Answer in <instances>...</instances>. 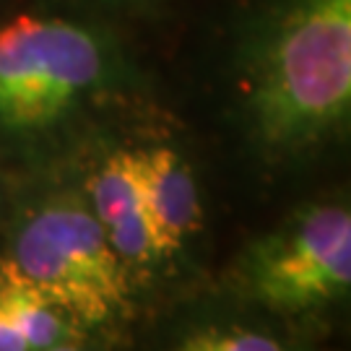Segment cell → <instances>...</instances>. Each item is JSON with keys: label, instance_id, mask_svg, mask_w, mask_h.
<instances>
[{"label": "cell", "instance_id": "obj_7", "mask_svg": "<svg viewBox=\"0 0 351 351\" xmlns=\"http://www.w3.org/2000/svg\"><path fill=\"white\" fill-rule=\"evenodd\" d=\"M0 304L8 310L16 328L21 330L29 351L50 349L71 333V315L5 265H0Z\"/></svg>", "mask_w": 351, "mask_h": 351}, {"label": "cell", "instance_id": "obj_5", "mask_svg": "<svg viewBox=\"0 0 351 351\" xmlns=\"http://www.w3.org/2000/svg\"><path fill=\"white\" fill-rule=\"evenodd\" d=\"M91 213L123 263L156 258L141 190L138 151H114L91 175Z\"/></svg>", "mask_w": 351, "mask_h": 351}, {"label": "cell", "instance_id": "obj_10", "mask_svg": "<svg viewBox=\"0 0 351 351\" xmlns=\"http://www.w3.org/2000/svg\"><path fill=\"white\" fill-rule=\"evenodd\" d=\"M42 351H81L75 343H68V341H60V343H55L50 349H42Z\"/></svg>", "mask_w": 351, "mask_h": 351}, {"label": "cell", "instance_id": "obj_2", "mask_svg": "<svg viewBox=\"0 0 351 351\" xmlns=\"http://www.w3.org/2000/svg\"><path fill=\"white\" fill-rule=\"evenodd\" d=\"M3 265L50 297L73 323L99 326L125 304V263L91 208L78 201L50 203L29 216Z\"/></svg>", "mask_w": 351, "mask_h": 351}, {"label": "cell", "instance_id": "obj_4", "mask_svg": "<svg viewBox=\"0 0 351 351\" xmlns=\"http://www.w3.org/2000/svg\"><path fill=\"white\" fill-rule=\"evenodd\" d=\"M351 284V216L317 206L252 255V297L271 310H310L346 294Z\"/></svg>", "mask_w": 351, "mask_h": 351}, {"label": "cell", "instance_id": "obj_3", "mask_svg": "<svg viewBox=\"0 0 351 351\" xmlns=\"http://www.w3.org/2000/svg\"><path fill=\"white\" fill-rule=\"evenodd\" d=\"M101 75L97 42L63 19L19 16L0 26V120L42 128Z\"/></svg>", "mask_w": 351, "mask_h": 351}, {"label": "cell", "instance_id": "obj_6", "mask_svg": "<svg viewBox=\"0 0 351 351\" xmlns=\"http://www.w3.org/2000/svg\"><path fill=\"white\" fill-rule=\"evenodd\" d=\"M141 190L156 258L175 255L203 224L201 195L188 162L169 146L138 151Z\"/></svg>", "mask_w": 351, "mask_h": 351}, {"label": "cell", "instance_id": "obj_1", "mask_svg": "<svg viewBox=\"0 0 351 351\" xmlns=\"http://www.w3.org/2000/svg\"><path fill=\"white\" fill-rule=\"evenodd\" d=\"M351 104V0H300L268 39L252 84V112L271 146L317 141Z\"/></svg>", "mask_w": 351, "mask_h": 351}, {"label": "cell", "instance_id": "obj_9", "mask_svg": "<svg viewBox=\"0 0 351 351\" xmlns=\"http://www.w3.org/2000/svg\"><path fill=\"white\" fill-rule=\"evenodd\" d=\"M0 351H29V343L3 304H0Z\"/></svg>", "mask_w": 351, "mask_h": 351}, {"label": "cell", "instance_id": "obj_8", "mask_svg": "<svg viewBox=\"0 0 351 351\" xmlns=\"http://www.w3.org/2000/svg\"><path fill=\"white\" fill-rule=\"evenodd\" d=\"M177 351H287L268 333L250 328H203L180 343Z\"/></svg>", "mask_w": 351, "mask_h": 351}]
</instances>
